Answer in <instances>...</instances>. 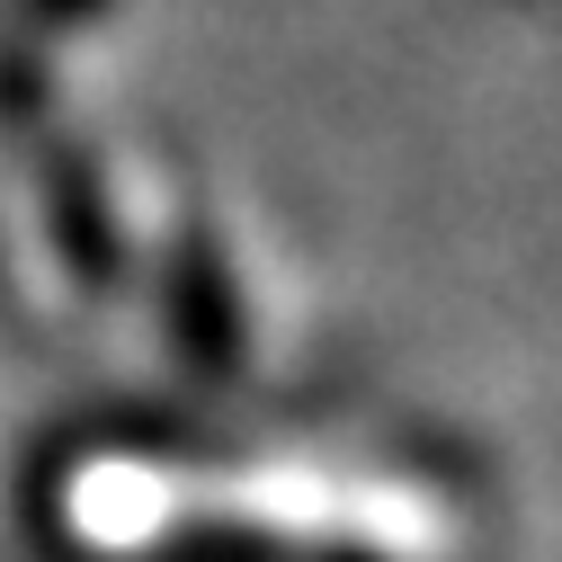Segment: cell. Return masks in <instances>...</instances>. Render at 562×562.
Returning a JSON list of instances; mask_svg holds the SVG:
<instances>
[]
</instances>
